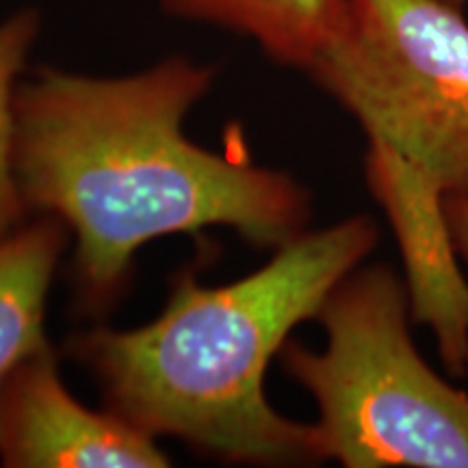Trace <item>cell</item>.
Listing matches in <instances>:
<instances>
[{
    "label": "cell",
    "instance_id": "cell-4",
    "mask_svg": "<svg viewBox=\"0 0 468 468\" xmlns=\"http://www.w3.org/2000/svg\"><path fill=\"white\" fill-rule=\"evenodd\" d=\"M406 280L388 265L356 267L314 321L325 349H280L313 395L325 460L347 468H468V393L423 360L410 336Z\"/></svg>",
    "mask_w": 468,
    "mask_h": 468
},
{
    "label": "cell",
    "instance_id": "cell-3",
    "mask_svg": "<svg viewBox=\"0 0 468 468\" xmlns=\"http://www.w3.org/2000/svg\"><path fill=\"white\" fill-rule=\"evenodd\" d=\"M362 126L367 183L399 243L410 314L468 371V282L444 204L468 200V22L442 0H347L303 69Z\"/></svg>",
    "mask_w": 468,
    "mask_h": 468
},
{
    "label": "cell",
    "instance_id": "cell-8",
    "mask_svg": "<svg viewBox=\"0 0 468 468\" xmlns=\"http://www.w3.org/2000/svg\"><path fill=\"white\" fill-rule=\"evenodd\" d=\"M39 28H42V17L33 7L17 9L0 22V239L28 219L25 204L16 189L11 144H14L16 93L33 46L37 42Z\"/></svg>",
    "mask_w": 468,
    "mask_h": 468
},
{
    "label": "cell",
    "instance_id": "cell-7",
    "mask_svg": "<svg viewBox=\"0 0 468 468\" xmlns=\"http://www.w3.org/2000/svg\"><path fill=\"white\" fill-rule=\"evenodd\" d=\"M161 5L169 16L243 35L271 61L306 69L341 25L347 0H161Z\"/></svg>",
    "mask_w": 468,
    "mask_h": 468
},
{
    "label": "cell",
    "instance_id": "cell-6",
    "mask_svg": "<svg viewBox=\"0 0 468 468\" xmlns=\"http://www.w3.org/2000/svg\"><path fill=\"white\" fill-rule=\"evenodd\" d=\"M68 228L37 215L0 239V378L22 360L52 349L46 336V302Z\"/></svg>",
    "mask_w": 468,
    "mask_h": 468
},
{
    "label": "cell",
    "instance_id": "cell-5",
    "mask_svg": "<svg viewBox=\"0 0 468 468\" xmlns=\"http://www.w3.org/2000/svg\"><path fill=\"white\" fill-rule=\"evenodd\" d=\"M156 438L111 410L96 412L69 395L57 354L39 351L0 378V466L163 468Z\"/></svg>",
    "mask_w": 468,
    "mask_h": 468
},
{
    "label": "cell",
    "instance_id": "cell-1",
    "mask_svg": "<svg viewBox=\"0 0 468 468\" xmlns=\"http://www.w3.org/2000/svg\"><path fill=\"white\" fill-rule=\"evenodd\" d=\"M213 66L169 57L128 76L39 68L16 93L11 169L27 215L72 234L79 308L104 314L145 243L230 228L276 250L306 230L310 193L289 174L210 152L183 131Z\"/></svg>",
    "mask_w": 468,
    "mask_h": 468
},
{
    "label": "cell",
    "instance_id": "cell-2",
    "mask_svg": "<svg viewBox=\"0 0 468 468\" xmlns=\"http://www.w3.org/2000/svg\"><path fill=\"white\" fill-rule=\"evenodd\" d=\"M378 241L376 221L356 215L303 230L237 282L208 286L180 271L159 317L80 332L66 354L96 379L107 410L156 441L237 464H317L325 460L317 425L278 414L265 373L292 327L317 317Z\"/></svg>",
    "mask_w": 468,
    "mask_h": 468
},
{
    "label": "cell",
    "instance_id": "cell-9",
    "mask_svg": "<svg viewBox=\"0 0 468 468\" xmlns=\"http://www.w3.org/2000/svg\"><path fill=\"white\" fill-rule=\"evenodd\" d=\"M444 218L455 254L468 267V200H449L444 204Z\"/></svg>",
    "mask_w": 468,
    "mask_h": 468
},
{
    "label": "cell",
    "instance_id": "cell-10",
    "mask_svg": "<svg viewBox=\"0 0 468 468\" xmlns=\"http://www.w3.org/2000/svg\"><path fill=\"white\" fill-rule=\"evenodd\" d=\"M442 3L452 5V7H455V9H462L468 3V0H442Z\"/></svg>",
    "mask_w": 468,
    "mask_h": 468
}]
</instances>
